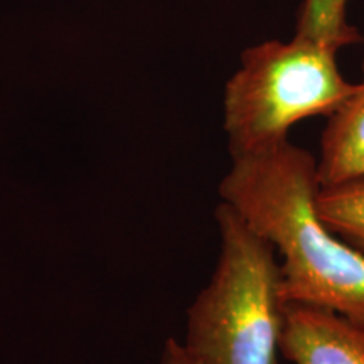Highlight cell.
Segmentation results:
<instances>
[{
    "mask_svg": "<svg viewBox=\"0 0 364 364\" xmlns=\"http://www.w3.org/2000/svg\"><path fill=\"white\" fill-rule=\"evenodd\" d=\"M349 0H302L297 11L295 34L322 41L339 51L361 43V36L348 19Z\"/></svg>",
    "mask_w": 364,
    "mask_h": 364,
    "instance_id": "obj_7",
    "label": "cell"
},
{
    "mask_svg": "<svg viewBox=\"0 0 364 364\" xmlns=\"http://www.w3.org/2000/svg\"><path fill=\"white\" fill-rule=\"evenodd\" d=\"M317 213L339 238L364 255V179L321 186Z\"/></svg>",
    "mask_w": 364,
    "mask_h": 364,
    "instance_id": "obj_6",
    "label": "cell"
},
{
    "mask_svg": "<svg viewBox=\"0 0 364 364\" xmlns=\"http://www.w3.org/2000/svg\"><path fill=\"white\" fill-rule=\"evenodd\" d=\"M338 54L334 46L297 34L245 49L223 100L231 159L285 142L294 125L338 110L353 90Z\"/></svg>",
    "mask_w": 364,
    "mask_h": 364,
    "instance_id": "obj_3",
    "label": "cell"
},
{
    "mask_svg": "<svg viewBox=\"0 0 364 364\" xmlns=\"http://www.w3.org/2000/svg\"><path fill=\"white\" fill-rule=\"evenodd\" d=\"M215 216L220 257L188 309L182 344L203 364H277L287 304L275 248L226 203Z\"/></svg>",
    "mask_w": 364,
    "mask_h": 364,
    "instance_id": "obj_2",
    "label": "cell"
},
{
    "mask_svg": "<svg viewBox=\"0 0 364 364\" xmlns=\"http://www.w3.org/2000/svg\"><path fill=\"white\" fill-rule=\"evenodd\" d=\"M317 172L321 186L364 179V59L361 78L353 83L338 110L327 117Z\"/></svg>",
    "mask_w": 364,
    "mask_h": 364,
    "instance_id": "obj_5",
    "label": "cell"
},
{
    "mask_svg": "<svg viewBox=\"0 0 364 364\" xmlns=\"http://www.w3.org/2000/svg\"><path fill=\"white\" fill-rule=\"evenodd\" d=\"M161 364H203L188 351L184 344L176 339H167L161 354Z\"/></svg>",
    "mask_w": 364,
    "mask_h": 364,
    "instance_id": "obj_8",
    "label": "cell"
},
{
    "mask_svg": "<svg viewBox=\"0 0 364 364\" xmlns=\"http://www.w3.org/2000/svg\"><path fill=\"white\" fill-rule=\"evenodd\" d=\"M280 353L294 364H364V322L290 304Z\"/></svg>",
    "mask_w": 364,
    "mask_h": 364,
    "instance_id": "obj_4",
    "label": "cell"
},
{
    "mask_svg": "<svg viewBox=\"0 0 364 364\" xmlns=\"http://www.w3.org/2000/svg\"><path fill=\"white\" fill-rule=\"evenodd\" d=\"M231 161L220 198L275 248L287 306L364 322V255L318 216L317 159L285 140Z\"/></svg>",
    "mask_w": 364,
    "mask_h": 364,
    "instance_id": "obj_1",
    "label": "cell"
}]
</instances>
